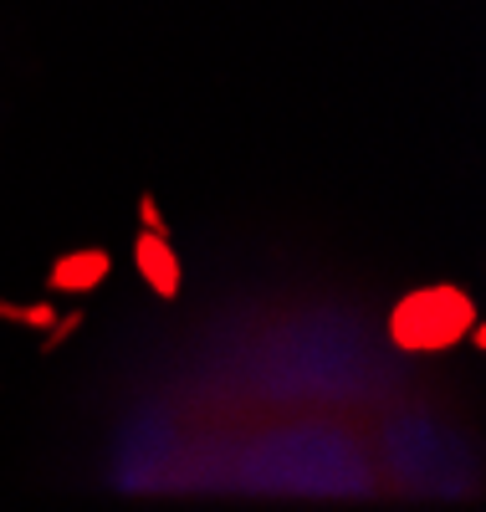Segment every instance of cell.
<instances>
[{
  "instance_id": "obj_1",
  "label": "cell",
  "mask_w": 486,
  "mask_h": 512,
  "mask_svg": "<svg viewBox=\"0 0 486 512\" xmlns=\"http://www.w3.org/2000/svg\"><path fill=\"white\" fill-rule=\"evenodd\" d=\"M471 297L451 282H435V287H420L410 292L400 308L389 318V338L400 344L405 354H446L451 344L471 333Z\"/></svg>"
},
{
  "instance_id": "obj_2",
  "label": "cell",
  "mask_w": 486,
  "mask_h": 512,
  "mask_svg": "<svg viewBox=\"0 0 486 512\" xmlns=\"http://www.w3.org/2000/svg\"><path fill=\"white\" fill-rule=\"evenodd\" d=\"M134 262H139V272L149 277V287H154L159 297H174V292H180V256H174L169 236H159V231L139 236Z\"/></svg>"
},
{
  "instance_id": "obj_3",
  "label": "cell",
  "mask_w": 486,
  "mask_h": 512,
  "mask_svg": "<svg viewBox=\"0 0 486 512\" xmlns=\"http://www.w3.org/2000/svg\"><path fill=\"white\" fill-rule=\"evenodd\" d=\"M108 277V256L103 251H77V256H62L52 282L67 287V292H82V287H98Z\"/></svg>"
}]
</instances>
